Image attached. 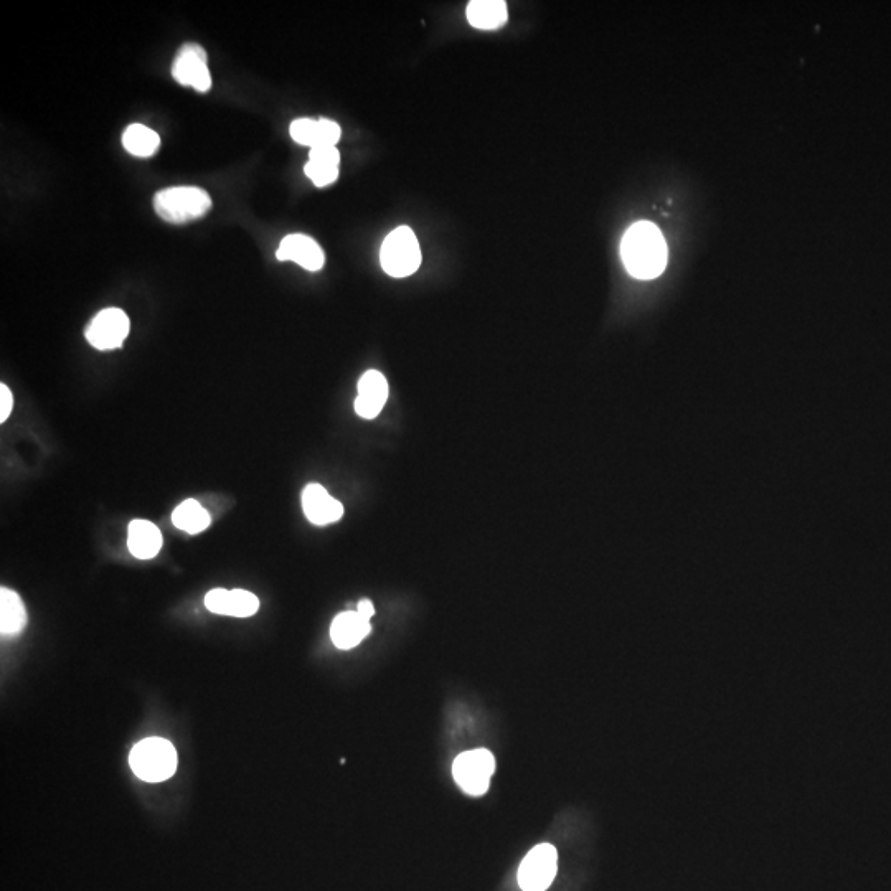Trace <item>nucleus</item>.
Segmentation results:
<instances>
[{
  "label": "nucleus",
  "instance_id": "1",
  "mask_svg": "<svg viewBox=\"0 0 891 891\" xmlns=\"http://www.w3.org/2000/svg\"><path fill=\"white\" fill-rule=\"evenodd\" d=\"M621 258L627 271L637 279H654L667 264V245L654 223L632 225L621 243Z\"/></svg>",
  "mask_w": 891,
  "mask_h": 891
},
{
  "label": "nucleus",
  "instance_id": "2",
  "mask_svg": "<svg viewBox=\"0 0 891 891\" xmlns=\"http://www.w3.org/2000/svg\"><path fill=\"white\" fill-rule=\"evenodd\" d=\"M212 208V197L198 187H170L157 192L154 210L164 222L184 225L205 217Z\"/></svg>",
  "mask_w": 891,
  "mask_h": 891
},
{
  "label": "nucleus",
  "instance_id": "3",
  "mask_svg": "<svg viewBox=\"0 0 891 891\" xmlns=\"http://www.w3.org/2000/svg\"><path fill=\"white\" fill-rule=\"evenodd\" d=\"M129 764L137 778L147 783H162L177 769V751L164 738H146L132 748Z\"/></svg>",
  "mask_w": 891,
  "mask_h": 891
},
{
  "label": "nucleus",
  "instance_id": "4",
  "mask_svg": "<svg viewBox=\"0 0 891 891\" xmlns=\"http://www.w3.org/2000/svg\"><path fill=\"white\" fill-rule=\"evenodd\" d=\"M380 263L383 271L393 278H405L420 268V243L411 228H396L385 238L380 250Z\"/></svg>",
  "mask_w": 891,
  "mask_h": 891
},
{
  "label": "nucleus",
  "instance_id": "5",
  "mask_svg": "<svg viewBox=\"0 0 891 891\" xmlns=\"http://www.w3.org/2000/svg\"><path fill=\"white\" fill-rule=\"evenodd\" d=\"M495 771V758L491 751H464L453 764L456 783L469 796L479 797L486 794Z\"/></svg>",
  "mask_w": 891,
  "mask_h": 891
},
{
  "label": "nucleus",
  "instance_id": "6",
  "mask_svg": "<svg viewBox=\"0 0 891 891\" xmlns=\"http://www.w3.org/2000/svg\"><path fill=\"white\" fill-rule=\"evenodd\" d=\"M558 854L552 844L533 847L520 863V888L524 891H547L557 877Z\"/></svg>",
  "mask_w": 891,
  "mask_h": 891
},
{
  "label": "nucleus",
  "instance_id": "7",
  "mask_svg": "<svg viewBox=\"0 0 891 891\" xmlns=\"http://www.w3.org/2000/svg\"><path fill=\"white\" fill-rule=\"evenodd\" d=\"M172 76L182 86L194 88L198 93H208L212 88V75L208 70L207 52L198 43H185L174 63Z\"/></svg>",
  "mask_w": 891,
  "mask_h": 891
},
{
  "label": "nucleus",
  "instance_id": "8",
  "mask_svg": "<svg viewBox=\"0 0 891 891\" xmlns=\"http://www.w3.org/2000/svg\"><path fill=\"white\" fill-rule=\"evenodd\" d=\"M129 317L123 309L108 307L96 314L86 329V340L98 350L119 349L128 339Z\"/></svg>",
  "mask_w": 891,
  "mask_h": 891
},
{
  "label": "nucleus",
  "instance_id": "9",
  "mask_svg": "<svg viewBox=\"0 0 891 891\" xmlns=\"http://www.w3.org/2000/svg\"><path fill=\"white\" fill-rule=\"evenodd\" d=\"M205 606L208 611L222 616L233 618H250L258 613L260 599L255 594L245 590H223L217 588L205 596Z\"/></svg>",
  "mask_w": 891,
  "mask_h": 891
},
{
  "label": "nucleus",
  "instance_id": "10",
  "mask_svg": "<svg viewBox=\"0 0 891 891\" xmlns=\"http://www.w3.org/2000/svg\"><path fill=\"white\" fill-rule=\"evenodd\" d=\"M276 258L279 261H294L307 271H319L326 263L324 251L317 245V241L301 233L283 238L276 251Z\"/></svg>",
  "mask_w": 891,
  "mask_h": 891
},
{
  "label": "nucleus",
  "instance_id": "11",
  "mask_svg": "<svg viewBox=\"0 0 891 891\" xmlns=\"http://www.w3.org/2000/svg\"><path fill=\"white\" fill-rule=\"evenodd\" d=\"M302 510L314 525L339 522L344 515V505L334 499L321 484H309L302 492Z\"/></svg>",
  "mask_w": 891,
  "mask_h": 891
},
{
  "label": "nucleus",
  "instance_id": "12",
  "mask_svg": "<svg viewBox=\"0 0 891 891\" xmlns=\"http://www.w3.org/2000/svg\"><path fill=\"white\" fill-rule=\"evenodd\" d=\"M388 400V382L383 373L368 370L359 382V396L355 400L357 415L365 420H373L382 413Z\"/></svg>",
  "mask_w": 891,
  "mask_h": 891
},
{
  "label": "nucleus",
  "instance_id": "13",
  "mask_svg": "<svg viewBox=\"0 0 891 891\" xmlns=\"http://www.w3.org/2000/svg\"><path fill=\"white\" fill-rule=\"evenodd\" d=\"M370 631H372L370 621L360 616L357 611H345L334 619V623L330 626V637L339 649L349 651L359 646Z\"/></svg>",
  "mask_w": 891,
  "mask_h": 891
},
{
  "label": "nucleus",
  "instance_id": "14",
  "mask_svg": "<svg viewBox=\"0 0 891 891\" xmlns=\"http://www.w3.org/2000/svg\"><path fill=\"white\" fill-rule=\"evenodd\" d=\"M128 548L139 560H151L161 552V530L149 520H132L128 530Z\"/></svg>",
  "mask_w": 891,
  "mask_h": 891
},
{
  "label": "nucleus",
  "instance_id": "15",
  "mask_svg": "<svg viewBox=\"0 0 891 891\" xmlns=\"http://www.w3.org/2000/svg\"><path fill=\"white\" fill-rule=\"evenodd\" d=\"M467 20L479 30H495L507 22L504 0H472L467 5Z\"/></svg>",
  "mask_w": 891,
  "mask_h": 891
},
{
  "label": "nucleus",
  "instance_id": "16",
  "mask_svg": "<svg viewBox=\"0 0 891 891\" xmlns=\"http://www.w3.org/2000/svg\"><path fill=\"white\" fill-rule=\"evenodd\" d=\"M27 623V613L19 594L12 590H0V632L4 636L19 634Z\"/></svg>",
  "mask_w": 891,
  "mask_h": 891
},
{
  "label": "nucleus",
  "instance_id": "17",
  "mask_svg": "<svg viewBox=\"0 0 891 891\" xmlns=\"http://www.w3.org/2000/svg\"><path fill=\"white\" fill-rule=\"evenodd\" d=\"M123 146L131 156L151 157L161 146V137L144 124H131L123 132Z\"/></svg>",
  "mask_w": 891,
  "mask_h": 891
},
{
  "label": "nucleus",
  "instance_id": "18",
  "mask_svg": "<svg viewBox=\"0 0 891 891\" xmlns=\"http://www.w3.org/2000/svg\"><path fill=\"white\" fill-rule=\"evenodd\" d=\"M172 522L182 532L197 535L210 525V514L195 499H187L174 510Z\"/></svg>",
  "mask_w": 891,
  "mask_h": 891
},
{
  "label": "nucleus",
  "instance_id": "19",
  "mask_svg": "<svg viewBox=\"0 0 891 891\" xmlns=\"http://www.w3.org/2000/svg\"><path fill=\"white\" fill-rule=\"evenodd\" d=\"M289 132H291V137H293L294 141L297 144H301V146H316L317 141V121L316 119L309 118H301L296 119L293 124H291V128H289Z\"/></svg>",
  "mask_w": 891,
  "mask_h": 891
},
{
  "label": "nucleus",
  "instance_id": "20",
  "mask_svg": "<svg viewBox=\"0 0 891 891\" xmlns=\"http://www.w3.org/2000/svg\"><path fill=\"white\" fill-rule=\"evenodd\" d=\"M304 172L316 187H327V185L334 184L339 177V167H335V165L307 162Z\"/></svg>",
  "mask_w": 891,
  "mask_h": 891
},
{
  "label": "nucleus",
  "instance_id": "21",
  "mask_svg": "<svg viewBox=\"0 0 891 891\" xmlns=\"http://www.w3.org/2000/svg\"><path fill=\"white\" fill-rule=\"evenodd\" d=\"M340 136H342V131H340L339 124L330 121V119H317V141L314 147H335Z\"/></svg>",
  "mask_w": 891,
  "mask_h": 891
},
{
  "label": "nucleus",
  "instance_id": "22",
  "mask_svg": "<svg viewBox=\"0 0 891 891\" xmlns=\"http://www.w3.org/2000/svg\"><path fill=\"white\" fill-rule=\"evenodd\" d=\"M309 162H314V164L335 165V167H339L340 154L339 151H337V147H312L311 152H309Z\"/></svg>",
  "mask_w": 891,
  "mask_h": 891
},
{
  "label": "nucleus",
  "instance_id": "23",
  "mask_svg": "<svg viewBox=\"0 0 891 891\" xmlns=\"http://www.w3.org/2000/svg\"><path fill=\"white\" fill-rule=\"evenodd\" d=\"M12 408H14V396H12L9 387L2 383L0 385V423H5V421L9 420Z\"/></svg>",
  "mask_w": 891,
  "mask_h": 891
},
{
  "label": "nucleus",
  "instance_id": "24",
  "mask_svg": "<svg viewBox=\"0 0 891 891\" xmlns=\"http://www.w3.org/2000/svg\"><path fill=\"white\" fill-rule=\"evenodd\" d=\"M357 613L363 618L370 621L373 618V614H375V608H373L372 601H368V599H362L360 601L359 606H357Z\"/></svg>",
  "mask_w": 891,
  "mask_h": 891
}]
</instances>
